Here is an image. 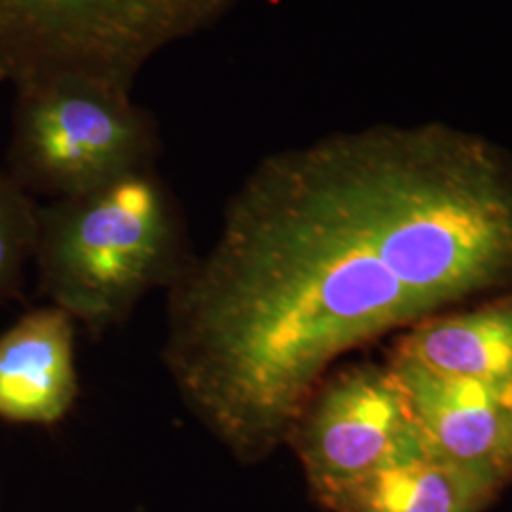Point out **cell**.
Here are the masks:
<instances>
[{"instance_id": "cell-1", "label": "cell", "mask_w": 512, "mask_h": 512, "mask_svg": "<svg viewBox=\"0 0 512 512\" xmlns=\"http://www.w3.org/2000/svg\"><path fill=\"white\" fill-rule=\"evenodd\" d=\"M511 293V150L442 122L340 131L247 175L167 291L162 361L253 465L349 349Z\"/></svg>"}, {"instance_id": "cell-2", "label": "cell", "mask_w": 512, "mask_h": 512, "mask_svg": "<svg viewBox=\"0 0 512 512\" xmlns=\"http://www.w3.org/2000/svg\"><path fill=\"white\" fill-rule=\"evenodd\" d=\"M183 209L156 167L38 205L33 264L50 302L92 332L169 291L194 260Z\"/></svg>"}, {"instance_id": "cell-3", "label": "cell", "mask_w": 512, "mask_h": 512, "mask_svg": "<svg viewBox=\"0 0 512 512\" xmlns=\"http://www.w3.org/2000/svg\"><path fill=\"white\" fill-rule=\"evenodd\" d=\"M241 0H0V74L14 88L86 80L133 92L165 48L202 35Z\"/></svg>"}, {"instance_id": "cell-4", "label": "cell", "mask_w": 512, "mask_h": 512, "mask_svg": "<svg viewBox=\"0 0 512 512\" xmlns=\"http://www.w3.org/2000/svg\"><path fill=\"white\" fill-rule=\"evenodd\" d=\"M162 135L131 93L86 80L16 90L8 175L50 202L156 167Z\"/></svg>"}, {"instance_id": "cell-5", "label": "cell", "mask_w": 512, "mask_h": 512, "mask_svg": "<svg viewBox=\"0 0 512 512\" xmlns=\"http://www.w3.org/2000/svg\"><path fill=\"white\" fill-rule=\"evenodd\" d=\"M311 492L366 475L418 450L420 429L387 365H353L327 374L287 435Z\"/></svg>"}, {"instance_id": "cell-6", "label": "cell", "mask_w": 512, "mask_h": 512, "mask_svg": "<svg viewBox=\"0 0 512 512\" xmlns=\"http://www.w3.org/2000/svg\"><path fill=\"white\" fill-rule=\"evenodd\" d=\"M421 440L495 495L512 484V389L448 380L389 359Z\"/></svg>"}, {"instance_id": "cell-7", "label": "cell", "mask_w": 512, "mask_h": 512, "mask_svg": "<svg viewBox=\"0 0 512 512\" xmlns=\"http://www.w3.org/2000/svg\"><path fill=\"white\" fill-rule=\"evenodd\" d=\"M76 321L54 304L19 317L0 336V418L54 425L78 399Z\"/></svg>"}, {"instance_id": "cell-8", "label": "cell", "mask_w": 512, "mask_h": 512, "mask_svg": "<svg viewBox=\"0 0 512 512\" xmlns=\"http://www.w3.org/2000/svg\"><path fill=\"white\" fill-rule=\"evenodd\" d=\"M389 359L448 380L512 389V293L421 321Z\"/></svg>"}, {"instance_id": "cell-9", "label": "cell", "mask_w": 512, "mask_h": 512, "mask_svg": "<svg viewBox=\"0 0 512 512\" xmlns=\"http://www.w3.org/2000/svg\"><path fill=\"white\" fill-rule=\"evenodd\" d=\"M311 495L329 512H480L497 497L425 444L366 475Z\"/></svg>"}, {"instance_id": "cell-10", "label": "cell", "mask_w": 512, "mask_h": 512, "mask_svg": "<svg viewBox=\"0 0 512 512\" xmlns=\"http://www.w3.org/2000/svg\"><path fill=\"white\" fill-rule=\"evenodd\" d=\"M38 203L0 171V304L19 296L35 258Z\"/></svg>"}, {"instance_id": "cell-11", "label": "cell", "mask_w": 512, "mask_h": 512, "mask_svg": "<svg viewBox=\"0 0 512 512\" xmlns=\"http://www.w3.org/2000/svg\"><path fill=\"white\" fill-rule=\"evenodd\" d=\"M0 84H4V78H2V74H0Z\"/></svg>"}]
</instances>
